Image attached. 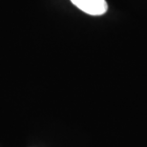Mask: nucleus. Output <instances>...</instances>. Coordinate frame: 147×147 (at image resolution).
<instances>
[{"label":"nucleus","instance_id":"f257e3e1","mask_svg":"<svg viewBox=\"0 0 147 147\" xmlns=\"http://www.w3.org/2000/svg\"><path fill=\"white\" fill-rule=\"evenodd\" d=\"M71 2L90 16H101L108 10L106 0H71Z\"/></svg>","mask_w":147,"mask_h":147}]
</instances>
